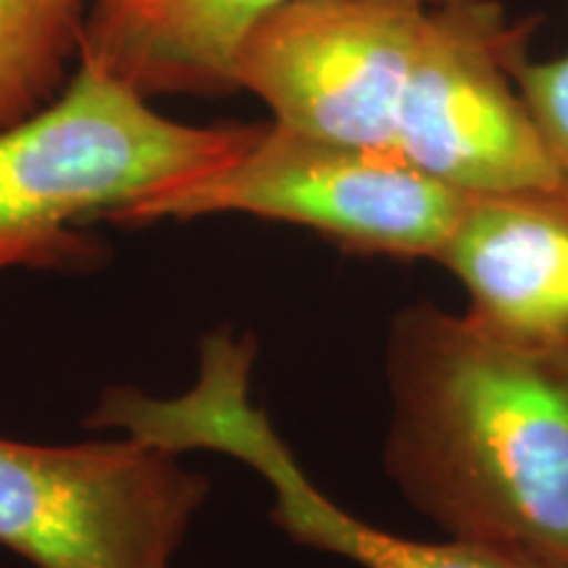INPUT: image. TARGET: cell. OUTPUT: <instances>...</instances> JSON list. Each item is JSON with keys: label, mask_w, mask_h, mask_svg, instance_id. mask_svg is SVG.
Instances as JSON below:
<instances>
[{"label": "cell", "mask_w": 568, "mask_h": 568, "mask_svg": "<svg viewBox=\"0 0 568 568\" xmlns=\"http://www.w3.org/2000/svg\"><path fill=\"white\" fill-rule=\"evenodd\" d=\"M266 124H184L105 71L77 63L59 95L0 130V272L101 261L77 237L148 197L213 174Z\"/></svg>", "instance_id": "cell-2"}, {"label": "cell", "mask_w": 568, "mask_h": 568, "mask_svg": "<svg viewBox=\"0 0 568 568\" xmlns=\"http://www.w3.org/2000/svg\"><path fill=\"white\" fill-rule=\"evenodd\" d=\"M426 9V0H290L240 48L237 90L290 130L393 151Z\"/></svg>", "instance_id": "cell-6"}, {"label": "cell", "mask_w": 568, "mask_h": 568, "mask_svg": "<svg viewBox=\"0 0 568 568\" xmlns=\"http://www.w3.org/2000/svg\"><path fill=\"white\" fill-rule=\"evenodd\" d=\"M290 0H88L80 61L159 95L237 92V55L261 19ZM439 3V0H426Z\"/></svg>", "instance_id": "cell-9"}, {"label": "cell", "mask_w": 568, "mask_h": 568, "mask_svg": "<svg viewBox=\"0 0 568 568\" xmlns=\"http://www.w3.org/2000/svg\"><path fill=\"white\" fill-rule=\"evenodd\" d=\"M211 481L176 453L0 437V545L34 568H172Z\"/></svg>", "instance_id": "cell-4"}, {"label": "cell", "mask_w": 568, "mask_h": 568, "mask_svg": "<svg viewBox=\"0 0 568 568\" xmlns=\"http://www.w3.org/2000/svg\"><path fill=\"white\" fill-rule=\"evenodd\" d=\"M510 74L550 161L568 176V53L550 61H531L524 53Z\"/></svg>", "instance_id": "cell-11"}, {"label": "cell", "mask_w": 568, "mask_h": 568, "mask_svg": "<svg viewBox=\"0 0 568 568\" xmlns=\"http://www.w3.org/2000/svg\"><path fill=\"white\" fill-rule=\"evenodd\" d=\"M255 343L216 335L201 345L195 387L176 400H155L148 426L169 450H219L240 458L274 489L272 521L293 542L361 568H531L464 539H414L372 527L332 503L305 477L266 414L251 403Z\"/></svg>", "instance_id": "cell-7"}, {"label": "cell", "mask_w": 568, "mask_h": 568, "mask_svg": "<svg viewBox=\"0 0 568 568\" xmlns=\"http://www.w3.org/2000/svg\"><path fill=\"white\" fill-rule=\"evenodd\" d=\"M468 195L393 151L345 145L268 122L243 155L142 201L113 222L245 213L314 230L345 251L439 261Z\"/></svg>", "instance_id": "cell-3"}, {"label": "cell", "mask_w": 568, "mask_h": 568, "mask_svg": "<svg viewBox=\"0 0 568 568\" xmlns=\"http://www.w3.org/2000/svg\"><path fill=\"white\" fill-rule=\"evenodd\" d=\"M479 322L518 337L568 335V176L545 187L468 195L437 261Z\"/></svg>", "instance_id": "cell-8"}, {"label": "cell", "mask_w": 568, "mask_h": 568, "mask_svg": "<svg viewBox=\"0 0 568 568\" xmlns=\"http://www.w3.org/2000/svg\"><path fill=\"white\" fill-rule=\"evenodd\" d=\"M531 32L535 21L510 19L497 0L429 3L393 151L466 195L564 180L510 74Z\"/></svg>", "instance_id": "cell-5"}, {"label": "cell", "mask_w": 568, "mask_h": 568, "mask_svg": "<svg viewBox=\"0 0 568 568\" xmlns=\"http://www.w3.org/2000/svg\"><path fill=\"white\" fill-rule=\"evenodd\" d=\"M88 0H0V130L53 101L80 61Z\"/></svg>", "instance_id": "cell-10"}, {"label": "cell", "mask_w": 568, "mask_h": 568, "mask_svg": "<svg viewBox=\"0 0 568 568\" xmlns=\"http://www.w3.org/2000/svg\"><path fill=\"white\" fill-rule=\"evenodd\" d=\"M387 477L445 537L568 568V335L518 337L432 301L389 322Z\"/></svg>", "instance_id": "cell-1"}]
</instances>
